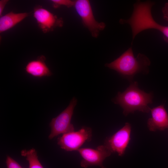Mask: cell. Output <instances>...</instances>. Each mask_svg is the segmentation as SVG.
Returning <instances> with one entry per match:
<instances>
[{
    "label": "cell",
    "instance_id": "obj_1",
    "mask_svg": "<svg viewBox=\"0 0 168 168\" xmlns=\"http://www.w3.org/2000/svg\"><path fill=\"white\" fill-rule=\"evenodd\" d=\"M154 2L138 1L133 4V10L130 17L127 20L121 19V24H128L131 27L132 42L136 36L140 32L148 29H154L161 32L168 39V26H162L153 18L151 8Z\"/></svg>",
    "mask_w": 168,
    "mask_h": 168
},
{
    "label": "cell",
    "instance_id": "obj_2",
    "mask_svg": "<svg viewBox=\"0 0 168 168\" xmlns=\"http://www.w3.org/2000/svg\"><path fill=\"white\" fill-rule=\"evenodd\" d=\"M152 94L146 93L140 89L137 82L130 85L123 92H118L112 101L119 104L123 109V113L126 116L136 110L148 113L151 108L148 105L152 103Z\"/></svg>",
    "mask_w": 168,
    "mask_h": 168
},
{
    "label": "cell",
    "instance_id": "obj_3",
    "mask_svg": "<svg viewBox=\"0 0 168 168\" xmlns=\"http://www.w3.org/2000/svg\"><path fill=\"white\" fill-rule=\"evenodd\" d=\"M150 64L149 58L143 54L139 53L135 58L131 47L119 57L110 63H106L105 66L131 78L138 73L148 72Z\"/></svg>",
    "mask_w": 168,
    "mask_h": 168
},
{
    "label": "cell",
    "instance_id": "obj_4",
    "mask_svg": "<svg viewBox=\"0 0 168 168\" xmlns=\"http://www.w3.org/2000/svg\"><path fill=\"white\" fill-rule=\"evenodd\" d=\"M77 102V99L74 97H73L68 107L52 119L49 123L51 132L48 136L49 139H52L61 134L74 131V126L71 123V120Z\"/></svg>",
    "mask_w": 168,
    "mask_h": 168
},
{
    "label": "cell",
    "instance_id": "obj_5",
    "mask_svg": "<svg viewBox=\"0 0 168 168\" xmlns=\"http://www.w3.org/2000/svg\"><path fill=\"white\" fill-rule=\"evenodd\" d=\"M92 137L91 129L83 126L78 131L63 134L58 138L57 144L67 151H77L84 143L90 142Z\"/></svg>",
    "mask_w": 168,
    "mask_h": 168
},
{
    "label": "cell",
    "instance_id": "obj_6",
    "mask_svg": "<svg viewBox=\"0 0 168 168\" xmlns=\"http://www.w3.org/2000/svg\"><path fill=\"white\" fill-rule=\"evenodd\" d=\"M74 2V6L84 25L88 29L93 37H97L100 32L105 28V24L96 21L89 1L77 0Z\"/></svg>",
    "mask_w": 168,
    "mask_h": 168
},
{
    "label": "cell",
    "instance_id": "obj_7",
    "mask_svg": "<svg viewBox=\"0 0 168 168\" xmlns=\"http://www.w3.org/2000/svg\"><path fill=\"white\" fill-rule=\"evenodd\" d=\"M131 124L126 123L124 125L111 136L105 139L104 145L112 153L117 152L123 156L130 140Z\"/></svg>",
    "mask_w": 168,
    "mask_h": 168
},
{
    "label": "cell",
    "instance_id": "obj_8",
    "mask_svg": "<svg viewBox=\"0 0 168 168\" xmlns=\"http://www.w3.org/2000/svg\"><path fill=\"white\" fill-rule=\"evenodd\" d=\"M77 151L82 158L80 165L84 168L94 166L106 168L103 165V162L112 153L104 145L98 146L94 149L81 148Z\"/></svg>",
    "mask_w": 168,
    "mask_h": 168
},
{
    "label": "cell",
    "instance_id": "obj_9",
    "mask_svg": "<svg viewBox=\"0 0 168 168\" xmlns=\"http://www.w3.org/2000/svg\"><path fill=\"white\" fill-rule=\"evenodd\" d=\"M33 16L39 27L44 33L52 31L56 27H60L63 25L62 19L58 18L41 6L35 7Z\"/></svg>",
    "mask_w": 168,
    "mask_h": 168
},
{
    "label": "cell",
    "instance_id": "obj_10",
    "mask_svg": "<svg viewBox=\"0 0 168 168\" xmlns=\"http://www.w3.org/2000/svg\"><path fill=\"white\" fill-rule=\"evenodd\" d=\"M152 117L147 121V126L152 132L163 131L168 128V114L164 105L150 109Z\"/></svg>",
    "mask_w": 168,
    "mask_h": 168
},
{
    "label": "cell",
    "instance_id": "obj_11",
    "mask_svg": "<svg viewBox=\"0 0 168 168\" xmlns=\"http://www.w3.org/2000/svg\"><path fill=\"white\" fill-rule=\"evenodd\" d=\"M45 61L44 56L38 57L36 59L31 60L26 64L24 68L25 72L28 75L37 78L51 76L53 73Z\"/></svg>",
    "mask_w": 168,
    "mask_h": 168
},
{
    "label": "cell",
    "instance_id": "obj_12",
    "mask_svg": "<svg viewBox=\"0 0 168 168\" xmlns=\"http://www.w3.org/2000/svg\"><path fill=\"white\" fill-rule=\"evenodd\" d=\"M30 13H16L11 12L0 17V33L12 28L29 16Z\"/></svg>",
    "mask_w": 168,
    "mask_h": 168
},
{
    "label": "cell",
    "instance_id": "obj_13",
    "mask_svg": "<svg viewBox=\"0 0 168 168\" xmlns=\"http://www.w3.org/2000/svg\"><path fill=\"white\" fill-rule=\"evenodd\" d=\"M21 153L28 161V168H44L38 159L37 152L34 148L29 150H22Z\"/></svg>",
    "mask_w": 168,
    "mask_h": 168
},
{
    "label": "cell",
    "instance_id": "obj_14",
    "mask_svg": "<svg viewBox=\"0 0 168 168\" xmlns=\"http://www.w3.org/2000/svg\"><path fill=\"white\" fill-rule=\"evenodd\" d=\"M53 6L55 8L61 6H64L69 7L74 6L75 2L69 0H52Z\"/></svg>",
    "mask_w": 168,
    "mask_h": 168
},
{
    "label": "cell",
    "instance_id": "obj_15",
    "mask_svg": "<svg viewBox=\"0 0 168 168\" xmlns=\"http://www.w3.org/2000/svg\"><path fill=\"white\" fill-rule=\"evenodd\" d=\"M6 163L7 168H25L9 156H7Z\"/></svg>",
    "mask_w": 168,
    "mask_h": 168
},
{
    "label": "cell",
    "instance_id": "obj_16",
    "mask_svg": "<svg viewBox=\"0 0 168 168\" xmlns=\"http://www.w3.org/2000/svg\"><path fill=\"white\" fill-rule=\"evenodd\" d=\"M164 19L168 21V2L165 3L164 7L162 9Z\"/></svg>",
    "mask_w": 168,
    "mask_h": 168
},
{
    "label": "cell",
    "instance_id": "obj_17",
    "mask_svg": "<svg viewBox=\"0 0 168 168\" xmlns=\"http://www.w3.org/2000/svg\"><path fill=\"white\" fill-rule=\"evenodd\" d=\"M8 2V0H0V16H2V13L6 6V5Z\"/></svg>",
    "mask_w": 168,
    "mask_h": 168
}]
</instances>
